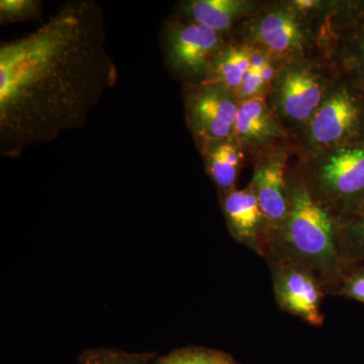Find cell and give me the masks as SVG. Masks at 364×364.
<instances>
[{
	"label": "cell",
	"mask_w": 364,
	"mask_h": 364,
	"mask_svg": "<svg viewBox=\"0 0 364 364\" xmlns=\"http://www.w3.org/2000/svg\"><path fill=\"white\" fill-rule=\"evenodd\" d=\"M261 76H262L265 87L272 85L273 79L275 77V67L273 65L272 57L269 56L267 63L263 66L262 71H261Z\"/></svg>",
	"instance_id": "603a6c76"
},
{
	"label": "cell",
	"mask_w": 364,
	"mask_h": 364,
	"mask_svg": "<svg viewBox=\"0 0 364 364\" xmlns=\"http://www.w3.org/2000/svg\"><path fill=\"white\" fill-rule=\"evenodd\" d=\"M251 28L253 39L272 58L291 61L305 53V26L293 7H279L261 14Z\"/></svg>",
	"instance_id": "9c48e42d"
},
{
	"label": "cell",
	"mask_w": 364,
	"mask_h": 364,
	"mask_svg": "<svg viewBox=\"0 0 364 364\" xmlns=\"http://www.w3.org/2000/svg\"><path fill=\"white\" fill-rule=\"evenodd\" d=\"M306 179L339 225L360 214L364 210V141L330 150Z\"/></svg>",
	"instance_id": "3957f363"
},
{
	"label": "cell",
	"mask_w": 364,
	"mask_h": 364,
	"mask_svg": "<svg viewBox=\"0 0 364 364\" xmlns=\"http://www.w3.org/2000/svg\"><path fill=\"white\" fill-rule=\"evenodd\" d=\"M287 186L289 212L268 240L263 257L267 262L287 260L305 265L318 275L327 296H335L350 267L339 254V222L314 195L306 177L287 181Z\"/></svg>",
	"instance_id": "7a4b0ae2"
},
{
	"label": "cell",
	"mask_w": 364,
	"mask_h": 364,
	"mask_svg": "<svg viewBox=\"0 0 364 364\" xmlns=\"http://www.w3.org/2000/svg\"><path fill=\"white\" fill-rule=\"evenodd\" d=\"M224 48L221 33L200 23L173 26L168 35L172 68L188 77L208 76L215 56Z\"/></svg>",
	"instance_id": "52a82bcc"
},
{
	"label": "cell",
	"mask_w": 364,
	"mask_h": 364,
	"mask_svg": "<svg viewBox=\"0 0 364 364\" xmlns=\"http://www.w3.org/2000/svg\"><path fill=\"white\" fill-rule=\"evenodd\" d=\"M222 208L235 240L263 257L265 220L252 186L223 193Z\"/></svg>",
	"instance_id": "8fae6325"
},
{
	"label": "cell",
	"mask_w": 364,
	"mask_h": 364,
	"mask_svg": "<svg viewBox=\"0 0 364 364\" xmlns=\"http://www.w3.org/2000/svg\"><path fill=\"white\" fill-rule=\"evenodd\" d=\"M117 80L104 18L92 1L66 4L25 37L0 47V150L16 157L85 126Z\"/></svg>",
	"instance_id": "6da1fadb"
},
{
	"label": "cell",
	"mask_w": 364,
	"mask_h": 364,
	"mask_svg": "<svg viewBox=\"0 0 364 364\" xmlns=\"http://www.w3.org/2000/svg\"><path fill=\"white\" fill-rule=\"evenodd\" d=\"M269 58V55L261 49H251L250 67L244 77L243 82L236 92L237 97L240 100L261 97L260 93L264 92L265 85L263 82L261 71Z\"/></svg>",
	"instance_id": "ffe728a7"
},
{
	"label": "cell",
	"mask_w": 364,
	"mask_h": 364,
	"mask_svg": "<svg viewBox=\"0 0 364 364\" xmlns=\"http://www.w3.org/2000/svg\"><path fill=\"white\" fill-rule=\"evenodd\" d=\"M286 160L282 153L270 155L257 167L250 183L264 215V250L268 240L279 231L289 212Z\"/></svg>",
	"instance_id": "30bf717a"
},
{
	"label": "cell",
	"mask_w": 364,
	"mask_h": 364,
	"mask_svg": "<svg viewBox=\"0 0 364 364\" xmlns=\"http://www.w3.org/2000/svg\"><path fill=\"white\" fill-rule=\"evenodd\" d=\"M282 131L262 97L241 100L237 112L234 138L252 148L267 147Z\"/></svg>",
	"instance_id": "7c38bea8"
},
{
	"label": "cell",
	"mask_w": 364,
	"mask_h": 364,
	"mask_svg": "<svg viewBox=\"0 0 364 364\" xmlns=\"http://www.w3.org/2000/svg\"><path fill=\"white\" fill-rule=\"evenodd\" d=\"M338 249L340 256L346 264L363 262L364 210L339 225Z\"/></svg>",
	"instance_id": "e0dca14e"
},
{
	"label": "cell",
	"mask_w": 364,
	"mask_h": 364,
	"mask_svg": "<svg viewBox=\"0 0 364 364\" xmlns=\"http://www.w3.org/2000/svg\"><path fill=\"white\" fill-rule=\"evenodd\" d=\"M327 97L322 76L310 67L289 65L277 76V105L291 121H311Z\"/></svg>",
	"instance_id": "ba28073f"
},
{
	"label": "cell",
	"mask_w": 364,
	"mask_h": 364,
	"mask_svg": "<svg viewBox=\"0 0 364 364\" xmlns=\"http://www.w3.org/2000/svg\"><path fill=\"white\" fill-rule=\"evenodd\" d=\"M342 62L353 87L364 97V23L348 33L342 48Z\"/></svg>",
	"instance_id": "2e32d148"
},
{
	"label": "cell",
	"mask_w": 364,
	"mask_h": 364,
	"mask_svg": "<svg viewBox=\"0 0 364 364\" xmlns=\"http://www.w3.org/2000/svg\"><path fill=\"white\" fill-rule=\"evenodd\" d=\"M154 352H128L114 348L86 350L79 356L78 364H150Z\"/></svg>",
	"instance_id": "d6986e66"
},
{
	"label": "cell",
	"mask_w": 364,
	"mask_h": 364,
	"mask_svg": "<svg viewBox=\"0 0 364 364\" xmlns=\"http://www.w3.org/2000/svg\"><path fill=\"white\" fill-rule=\"evenodd\" d=\"M364 133V97L342 85L325 98L310 121V142L318 149H336L359 142Z\"/></svg>",
	"instance_id": "277c9868"
},
{
	"label": "cell",
	"mask_w": 364,
	"mask_h": 364,
	"mask_svg": "<svg viewBox=\"0 0 364 364\" xmlns=\"http://www.w3.org/2000/svg\"><path fill=\"white\" fill-rule=\"evenodd\" d=\"M238 97L215 83H203L186 98L189 127L205 147L234 136Z\"/></svg>",
	"instance_id": "8992f818"
},
{
	"label": "cell",
	"mask_w": 364,
	"mask_h": 364,
	"mask_svg": "<svg viewBox=\"0 0 364 364\" xmlns=\"http://www.w3.org/2000/svg\"><path fill=\"white\" fill-rule=\"evenodd\" d=\"M233 364H237V363H234Z\"/></svg>",
	"instance_id": "cb8c5ba5"
},
{
	"label": "cell",
	"mask_w": 364,
	"mask_h": 364,
	"mask_svg": "<svg viewBox=\"0 0 364 364\" xmlns=\"http://www.w3.org/2000/svg\"><path fill=\"white\" fill-rule=\"evenodd\" d=\"M207 150V169L215 186L223 193L233 191L240 171V144L234 136L210 144Z\"/></svg>",
	"instance_id": "5bb4252c"
},
{
	"label": "cell",
	"mask_w": 364,
	"mask_h": 364,
	"mask_svg": "<svg viewBox=\"0 0 364 364\" xmlns=\"http://www.w3.org/2000/svg\"><path fill=\"white\" fill-rule=\"evenodd\" d=\"M250 54L251 49L247 47L223 48L213 61L203 83L224 86L236 95L250 67Z\"/></svg>",
	"instance_id": "9a60e30c"
},
{
	"label": "cell",
	"mask_w": 364,
	"mask_h": 364,
	"mask_svg": "<svg viewBox=\"0 0 364 364\" xmlns=\"http://www.w3.org/2000/svg\"><path fill=\"white\" fill-rule=\"evenodd\" d=\"M39 6L33 0H1L0 18L2 21L23 20L37 13Z\"/></svg>",
	"instance_id": "7402d4cb"
},
{
	"label": "cell",
	"mask_w": 364,
	"mask_h": 364,
	"mask_svg": "<svg viewBox=\"0 0 364 364\" xmlns=\"http://www.w3.org/2000/svg\"><path fill=\"white\" fill-rule=\"evenodd\" d=\"M234 360L226 352L189 346L177 349L160 356L151 364H233Z\"/></svg>",
	"instance_id": "ac0fdd59"
},
{
	"label": "cell",
	"mask_w": 364,
	"mask_h": 364,
	"mask_svg": "<svg viewBox=\"0 0 364 364\" xmlns=\"http://www.w3.org/2000/svg\"><path fill=\"white\" fill-rule=\"evenodd\" d=\"M251 7L252 4L244 0H193L186 4V13L193 23L221 33L247 16Z\"/></svg>",
	"instance_id": "4fadbf2b"
},
{
	"label": "cell",
	"mask_w": 364,
	"mask_h": 364,
	"mask_svg": "<svg viewBox=\"0 0 364 364\" xmlns=\"http://www.w3.org/2000/svg\"><path fill=\"white\" fill-rule=\"evenodd\" d=\"M335 296L364 304V267L361 263L348 267Z\"/></svg>",
	"instance_id": "44dd1931"
},
{
	"label": "cell",
	"mask_w": 364,
	"mask_h": 364,
	"mask_svg": "<svg viewBox=\"0 0 364 364\" xmlns=\"http://www.w3.org/2000/svg\"><path fill=\"white\" fill-rule=\"evenodd\" d=\"M277 305L312 326H322L324 284L310 268L294 261H268Z\"/></svg>",
	"instance_id": "5b68a950"
}]
</instances>
